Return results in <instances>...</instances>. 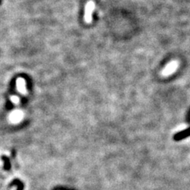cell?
Returning a JSON list of instances; mask_svg holds the SVG:
<instances>
[{
    "label": "cell",
    "instance_id": "cell-4",
    "mask_svg": "<svg viewBox=\"0 0 190 190\" xmlns=\"http://www.w3.org/2000/svg\"><path fill=\"white\" fill-rule=\"evenodd\" d=\"M17 87L18 90L20 93H26V81L25 79L22 78H19L17 79Z\"/></svg>",
    "mask_w": 190,
    "mask_h": 190
},
{
    "label": "cell",
    "instance_id": "cell-1",
    "mask_svg": "<svg viewBox=\"0 0 190 190\" xmlns=\"http://www.w3.org/2000/svg\"><path fill=\"white\" fill-rule=\"evenodd\" d=\"M95 4L93 1H89L87 3L85 7V15H84V20L87 23H91L92 22V13L94 9Z\"/></svg>",
    "mask_w": 190,
    "mask_h": 190
},
{
    "label": "cell",
    "instance_id": "cell-5",
    "mask_svg": "<svg viewBox=\"0 0 190 190\" xmlns=\"http://www.w3.org/2000/svg\"><path fill=\"white\" fill-rule=\"evenodd\" d=\"M2 160H3L4 162H5V169H7V170H8V169H10V162H9V159L7 158V157L5 156H2Z\"/></svg>",
    "mask_w": 190,
    "mask_h": 190
},
{
    "label": "cell",
    "instance_id": "cell-6",
    "mask_svg": "<svg viewBox=\"0 0 190 190\" xmlns=\"http://www.w3.org/2000/svg\"><path fill=\"white\" fill-rule=\"evenodd\" d=\"M11 100H12V102H14V103H18V102H19L18 98L15 97V96H14V97H12L11 98Z\"/></svg>",
    "mask_w": 190,
    "mask_h": 190
},
{
    "label": "cell",
    "instance_id": "cell-3",
    "mask_svg": "<svg viewBox=\"0 0 190 190\" xmlns=\"http://www.w3.org/2000/svg\"><path fill=\"white\" fill-rule=\"evenodd\" d=\"M188 136H190V128H188L185 129L184 131H182L180 132L177 133L173 136V139L175 140H181V139H185V138L188 137Z\"/></svg>",
    "mask_w": 190,
    "mask_h": 190
},
{
    "label": "cell",
    "instance_id": "cell-2",
    "mask_svg": "<svg viewBox=\"0 0 190 190\" xmlns=\"http://www.w3.org/2000/svg\"><path fill=\"white\" fill-rule=\"evenodd\" d=\"M178 67V64L177 62H172V63H169L167 66L166 67V68L164 69V71H162V75H168L170 74H172L175 70L177 69V68Z\"/></svg>",
    "mask_w": 190,
    "mask_h": 190
}]
</instances>
